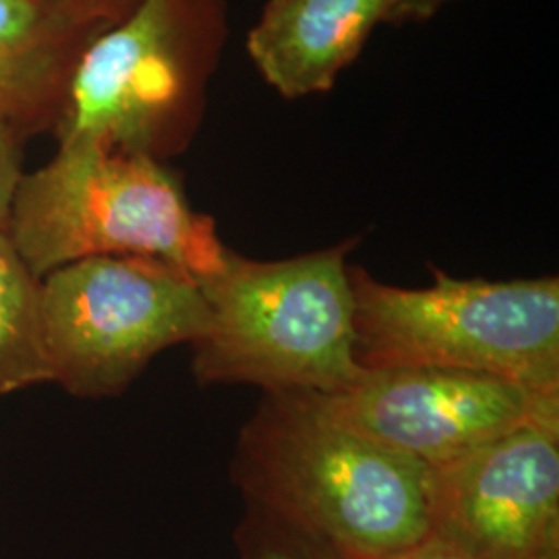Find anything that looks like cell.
<instances>
[{"mask_svg": "<svg viewBox=\"0 0 559 559\" xmlns=\"http://www.w3.org/2000/svg\"><path fill=\"white\" fill-rule=\"evenodd\" d=\"M235 551L237 559H348L251 503H245V516L235 531Z\"/></svg>", "mask_w": 559, "mask_h": 559, "instance_id": "12", "label": "cell"}, {"mask_svg": "<svg viewBox=\"0 0 559 559\" xmlns=\"http://www.w3.org/2000/svg\"><path fill=\"white\" fill-rule=\"evenodd\" d=\"M429 537L475 559H559V413L431 468Z\"/></svg>", "mask_w": 559, "mask_h": 559, "instance_id": "6", "label": "cell"}, {"mask_svg": "<svg viewBox=\"0 0 559 559\" xmlns=\"http://www.w3.org/2000/svg\"><path fill=\"white\" fill-rule=\"evenodd\" d=\"M71 21L52 0H0V112L13 122L57 96Z\"/></svg>", "mask_w": 559, "mask_h": 559, "instance_id": "10", "label": "cell"}, {"mask_svg": "<svg viewBox=\"0 0 559 559\" xmlns=\"http://www.w3.org/2000/svg\"><path fill=\"white\" fill-rule=\"evenodd\" d=\"M52 2L62 7L64 11H69V13H73V15H75V9H78V4L83 2V0H52Z\"/></svg>", "mask_w": 559, "mask_h": 559, "instance_id": "16", "label": "cell"}, {"mask_svg": "<svg viewBox=\"0 0 559 559\" xmlns=\"http://www.w3.org/2000/svg\"><path fill=\"white\" fill-rule=\"evenodd\" d=\"M23 173L15 122L0 112V228H7Z\"/></svg>", "mask_w": 559, "mask_h": 559, "instance_id": "13", "label": "cell"}, {"mask_svg": "<svg viewBox=\"0 0 559 559\" xmlns=\"http://www.w3.org/2000/svg\"><path fill=\"white\" fill-rule=\"evenodd\" d=\"M7 233L38 278L90 258L140 255L200 282L230 251L154 156L96 141H62L55 160L23 175Z\"/></svg>", "mask_w": 559, "mask_h": 559, "instance_id": "2", "label": "cell"}, {"mask_svg": "<svg viewBox=\"0 0 559 559\" xmlns=\"http://www.w3.org/2000/svg\"><path fill=\"white\" fill-rule=\"evenodd\" d=\"M350 242L293 260H247L228 251L200 280L210 309L193 346L200 385L247 383L263 394H338L359 381Z\"/></svg>", "mask_w": 559, "mask_h": 559, "instance_id": "3", "label": "cell"}, {"mask_svg": "<svg viewBox=\"0 0 559 559\" xmlns=\"http://www.w3.org/2000/svg\"><path fill=\"white\" fill-rule=\"evenodd\" d=\"M179 15L177 0H140L83 52L69 75L62 141L154 156L185 83Z\"/></svg>", "mask_w": 559, "mask_h": 559, "instance_id": "8", "label": "cell"}, {"mask_svg": "<svg viewBox=\"0 0 559 559\" xmlns=\"http://www.w3.org/2000/svg\"><path fill=\"white\" fill-rule=\"evenodd\" d=\"M50 376L80 399L119 396L150 360L207 328L200 282L168 261L90 258L41 278Z\"/></svg>", "mask_w": 559, "mask_h": 559, "instance_id": "5", "label": "cell"}, {"mask_svg": "<svg viewBox=\"0 0 559 559\" xmlns=\"http://www.w3.org/2000/svg\"><path fill=\"white\" fill-rule=\"evenodd\" d=\"M230 471L245 503L348 559L392 558L429 537L431 468L344 425L320 394H263Z\"/></svg>", "mask_w": 559, "mask_h": 559, "instance_id": "1", "label": "cell"}, {"mask_svg": "<svg viewBox=\"0 0 559 559\" xmlns=\"http://www.w3.org/2000/svg\"><path fill=\"white\" fill-rule=\"evenodd\" d=\"M320 399L344 425L429 468L559 413V394L500 376L431 367L365 371L348 390Z\"/></svg>", "mask_w": 559, "mask_h": 559, "instance_id": "7", "label": "cell"}, {"mask_svg": "<svg viewBox=\"0 0 559 559\" xmlns=\"http://www.w3.org/2000/svg\"><path fill=\"white\" fill-rule=\"evenodd\" d=\"M52 381L41 320V278L0 228V396Z\"/></svg>", "mask_w": 559, "mask_h": 559, "instance_id": "11", "label": "cell"}, {"mask_svg": "<svg viewBox=\"0 0 559 559\" xmlns=\"http://www.w3.org/2000/svg\"><path fill=\"white\" fill-rule=\"evenodd\" d=\"M385 559H475L468 558V556H464V554H460L456 549H450V547H445V545H441L438 540L433 539H425L419 545H415V547H411V549H406V551H402V554H396V556H392V558Z\"/></svg>", "mask_w": 559, "mask_h": 559, "instance_id": "14", "label": "cell"}, {"mask_svg": "<svg viewBox=\"0 0 559 559\" xmlns=\"http://www.w3.org/2000/svg\"><path fill=\"white\" fill-rule=\"evenodd\" d=\"M399 0H272L249 34V55L286 98L325 92Z\"/></svg>", "mask_w": 559, "mask_h": 559, "instance_id": "9", "label": "cell"}, {"mask_svg": "<svg viewBox=\"0 0 559 559\" xmlns=\"http://www.w3.org/2000/svg\"><path fill=\"white\" fill-rule=\"evenodd\" d=\"M402 288L350 267L360 369H460L559 394V280H460Z\"/></svg>", "mask_w": 559, "mask_h": 559, "instance_id": "4", "label": "cell"}, {"mask_svg": "<svg viewBox=\"0 0 559 559\" xmlns=\"http://www.w3.org/2000/svg\"><path fill=\"white\" fill-rule=\"evenodd\" d=\"M450 0H399L396 15L399 17H429Z\"/></svg>", "mask_w": 559, "mask_h": 559, "instance_id": "15", "label": "cell"}]
</instances>
